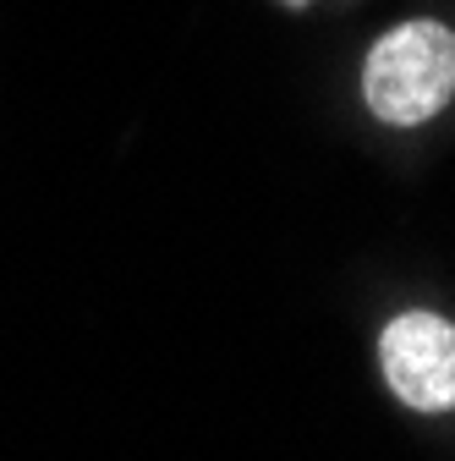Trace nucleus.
<instances>
[{
    "instance_id": "nucleus-1",
    "label": "nucleus",
    "mask_w": 455,
    "mask_h": 461,
    "mask_svg": "<svg viewBox=\"0 0 455 461\" xmlns=\"http://www.w3.org/2000/svg\"><path fill=\"white\" fill-rule=\"evenodd\" d=\"M362 94L379 122L423 127L455 99V33L444 23H401L389 28L362 67Z\"/></svg>"
},
{
    "instance_id": "nucleus-2",
    "label": "nucleus",
    "mask_w": 455,
    "mask_h": 461,
    "mask_svg": "<svg viewBox=\"0 0 455 461\" xmlns=\"http://www.w3.org/2000/svg\"><path fill=\"white\" fill-rule=\"evenodd\" d=\"M379 363L389 390L412 412L455 407V324L439 313H401L379 335Z\"/></svg>"
},
{
    "instance_id": "nucleus-3",
    "label": "nucleus",
    "mask_w": 455,
    "mask_h": 461,
    "mask_svg": "<svg viewBox=\"0 0 455 461\" xmlns=\"http://www.w3.org/2000/svg\"><path fill=\"white\" fill-rule=\"evenodd\" d=\"M291 6H302V0H291Z\"/></svg>"
}]
</instances>
